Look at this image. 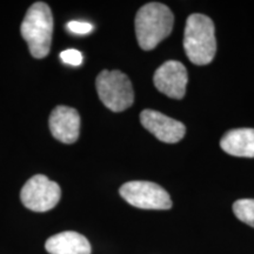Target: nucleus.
<instances>
[{
	"label": "nucleus",
	"instance_id": "nucleus-1",
	"mask_svg": "<svg viewBox=\"0 0 254 254\" xmlns=\"http://www.w3.org/2000/svg\"><path fill=\"white\" fill-rule=\"evenodd\" d=\"M174 15L166 5L148 2L135 15V36L139 46L144 51L155 49L171 34Z\"/></svg>",
	"mask_w": 254,
	"mask_h": 254
},
{
	"label": "nucleus",
	"instance_id": "nucleus-2",
	"mask_svg": "<svg viewBox=\"0 0 254 254\" xmlns=\"http://www.w3.org/2000/svg\"><path fill=\"white\" fill-rule=\"evenodd\" d=\"M184 49L194 65H207L217 52L215 28L212 19L205 14L194 13L187 18Z\"/></svg>",
	"mask_w": 254,
	"mask_h": 254
},
{
	"label": "nucleus",
	"instance_id": "nucleus-3",
	"mask_svg": "<svg viewBox=\"0 0 254 254\" xmlns=\"http://www.w3.org/2000/svg\"><path fill=\"white\" fill-rule=\"evenodd\" d=\"M31 55L37 59L49 56L53 36V15L46 2H34L27 9L20 27Z\"/></svg>",
	"mask_w": 254,
	"mask_h": 254
},
{
	"label": "nucleus",
	"instance_id": "nucleus-4",
	"mask_svg": "<svg viewBox=\"0 0 254 254\" xmlns=\"http://www.w3.org/2000/svg\"><path fill=\"white\" fill-rule=\"evenodd\" d=\"M95 87L101 103L113 112H123L134 101L131 80L125 73L117 69L101 71L95 80Z\"/></svg>",
	"mask_w": 254,
	"mask_h": 254
},
{
	"label": "nucleus",
	"instance_id": "nucleus-5",
	"mask_svg": "<svg viewBox=\"0 0 254 254\" xmlns=\"http://www.w3.org/2000/svg\"><path fill=\"white\" fill-rule=\"evenodd\" d=\"M120 195L129 205L142 209H170L172 200L166 190L151 182H128L120 187Z\"/></svg>",
	"mask_w": 254,
	"mask_h": 254
},
{
	"label": "nucleus",
	"instance_id": "nucleus-6",
	"mask_svg": "<svg viewBox=\"0 0 254 254\" xmlns=\"http://www.w3.org/2000/svg\"><path fill=\"white\" fill-rule=\"evenodd\" d=\"M62 190L59 185L46 176L37 174L27 180L20 192L25 207L33 212H47L58 205Z\"/></svg>",
	"mask_w": 254,
	"mask_h": 254
},
{
	"label": "nucleus",
	"instance_id": "nucleus-7",
	"mask_svg": "<svg viewBox=\"0 0 254 254\" xmlns=\"http://www.w3.org/2000/svg\"><path fill=\"white\" fill-rule=\"evenodd\" d=\"M154 86L172 99H183L186 93L189 75L185 66L177 60L165 62L154 73Z\"/></svg>",
	"mask_w": 254,
	"mask_h": 254
},
{
	"label": "nucleus",
	"instance_id": "nucleus-8",
	"mask_svg": "<svg viewBox=\"0 0 254 254\" xmlns=\"http://www.w3.org/2000/svg\"><path fill=\"white\" fill-rule=\"evenodd\" d=\"M140 123L158 140L167 144L180 141L186 133V127L183 123L170 118L158 111H142L140 113Z\"/></svg>",
	"mask_w": 254,
	"mask_h": 254
},
{
	"label": "nucleus",
	"instance_id": "nucleus-9",
	"mask_svg": "<svg viewBox=\"0 0 254 254\" xmlns=\"http://www.w3.org/2000/svg\"><path fill=\"white\" fill-rule=\"evenodd\" d=\"M50 129L57 140L64 144H73L80 133V116L78 111L68 106H57L49 120Z\"/></svg>",
	"mask_w": 254,
	"mask_h": 254
},
{
	"label": "nucleus",
	"instance_id": "nucleus-10",
	"mask_svg": "<svg viewBox=\"0 0 254 254\" xmlns=\"http://www.w3.org/2000/svg\"><path fill=\"white\" fill-rule=\"evenodd\" d=\"M45 249L50 254H91L92 252L87 238L73 231L62 232L49 238Z\"/></svg>",
	"mask_w": 254,
	"mask_h": 254
},
{
	"label": "nucleus",
	"instance_id": "nucleus-11",
	"mask_svg": "<svg viewBox=\"0 0 254 254\" xmlns=\"http://www.w3.org/2000/svg\"><path fill=\"white\" fill-rule=\"evenodd\" d=\"M220 146L234 157L254 158V128L231 129L221 138Z\"/></svg>",
	"mask_w": 254,
	"mask_h": 254
},
{
	"label": "nucleus",
	"instance_id": "nucleus-12",
	"mask_svg": "<svg viewBox=\"0 0 254 254\" xmlns=\"http://www.w3.org/2000/svg\"><path fill=\"white\" fill-rule=\"evenodd\" d=\"M233 212L240 221L254 227V199H240L233 204Z\"/></svg>",
	"mask_w": 254,
	"mask_h": 254
},
{
	"label": "nucleus",
	"instance_id": "nucleus-13",
	"mask_svg": "<svg viewBox=\"0 0 254 254\" xmlns=\"http://www.w3.org/2000/svg\"><path fill=\"white\" fill-rule=\"evenodd\" d=\"M66 30L71 33L74 34H80V36H85V34L91 33L93 31V25L86 21H77L73 20L66 25Z\"/></svg>",
	"mask_w": 254,
	"mask_h": 254
},
{
	"label": "nucleus",
	"instance_id": "nucleus-14",
	"mask_svg": "<svg viewBox=\"0 0 254 254\" xmlns=\"http://www.w3.org/2000/svg\"><path fill=\"white\" fill-rule=\"evenodd\" d=\"M60 58L65 64L72 66H79L82 64V55L78 50H66L60 53Z\"/></svg>",
	"mask_w": 254,
	"mask_h": 254
}]
</instances>
